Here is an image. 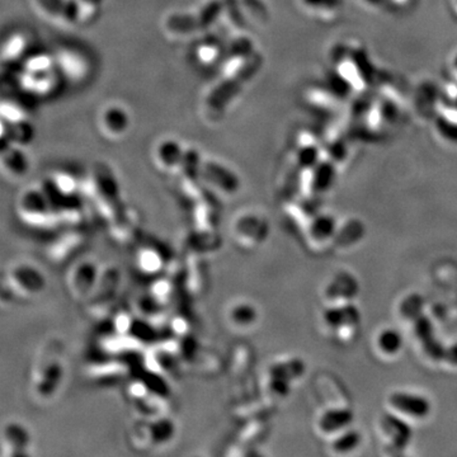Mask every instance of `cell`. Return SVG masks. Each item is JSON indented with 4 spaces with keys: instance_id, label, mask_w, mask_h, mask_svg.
Segmentation results:
<instances>
[{
    "instance_id": "3957f363",
    "label": "cell",
    "mask_w": 457,
    "mask_h": 457,
    "mask_svg": "<svg viewBox=\"0 0 457 457\" xmlns=\"http://www.w3.org/2000/svg\"><path fill=\"white\" fill-rule=\"evenodd\" d=\"M32 433L25 423L11 419L0 428V450L7 457H25L31 453Z\"/></svg>"
},
{
    "instance_id": "ac0fdd59",
    "label": "cell",
    "mask_w": 457,
    "mask_h": 457,
    "mask_svg": "<svg viewBox=\"0 0 457 457\" xmlns=\"http://www.w3.org/2000/svg\"><path fill=\"white\" fill-rule=\"evenodd\" d=\"M363 235V227L360 223H351L346 227H343L341 234L338 235V242L343 245L357 242Z\"/></svg>"
},
{
    "instance_id": "5b68a950",
    "label": "cell",
    "mask_w": 457,
    "mask_h": 457,
    "mask_svg": "<svg viewBox=\"0 0 457 457\" xmlns=\"http://www.w3.org/2000/svg\"><path fill=\"white\" fill-rule=\"evenodd\" d=\"M98 280L99 275L97 265L93 262L85 261L71 268L68 277V286L73 296L77 300H83L92 296L97 286Z\"/></svg>"
},
{
    "instance_id": "ba28073f",
    "label": "cell",
    "mask_w": 457,
    "mask_h": 457,
    "mask_svg": "<svg viewBox=\"0 0 457 457\" xmlns=\"http://www.w3.org/2000/svg\"><path fill=\"white\" fill-rule=\"evenodd\" d=\"M0 165L4 169V172L14 177V178H20L27 173L28 170V161L26 155L23 154L20 150L12 149L8 150L0 158Z\"/></svg>"
},
{
    "instance_id": "8992f818",
    "label": "cell",
    "mask_w": 457,
    "mask_h": 457,
    "mask_svg": "<svg viewBox=\"0 0 457 457\" xmlns=\"http://www.w3.org/2000/svg\"><path fill=\"white\" fill-rule=\"evenodd\" d=\"M390 403L395 409L417 418H425L431 412V403L418 395L395 393L390 396Z\"/></svg>"
},
{
    "instance_id": "5bb4252c",
    "label": "cell",
    "mask_w": 457,
    "mask_h": 457,
    "mask_svg": "<svg viewBox=\"0 0 457 457\" xmlns=\"http://www.w3.org/2000/svg\"><path fill=\"white\" fill-rule=\"evenodd\" d=\"M357 292V282L349 276H342L329 286L328 296H353Z\"/></svg>"
},
{
    "instance_id": "9a60e30c",
    "label": "cell",
    "mask_w": 457,
    "mask_h": 457,
    "mask_svg": "<svg viewBox=\"0 0 457 457\" xmlns=\"http://www.w3.org/2000/svg\"><path fill=\"white\" fill-rule=\"evenodd\" d=\"M379 346L385 353L393 354L399 352L403 346V338L399 332L394 329L384 330L379 338Z\"/></svg>"
},
{
    "instance_id": "8fae6325",
    "label": "cell",
    "mask_w": 457,
    "mask_h": 457,
    "mask_svg": "<svg viewBox=\"0 0 457 457\" xmlns=\"http://www.w3.org/2000/svg\"><path fill=\"white\" fill-rule=\"evenodd\" d=\"M382 425L385 431L393 437L394 444H396L399 449H403L404 446L409 444L412 438V431L409 425L401 422L400 419L394 418L393 415H385L382 419Z\"/></svg>"
},
{
    "instance_id": "44dd1931",
    "label": "cell",
    "mask_w": 457,
    "mask_h": 457,
    "mask_svg": "<svg viewBox=\"0 0 457 457\" xmlns=\"http://www.w3.org/2000/svg\"><path fill=\"white\" fill-rule=\"evenodd\" d=\"M420 309H422V299L417 296V295H414V296L406 299V301L403 303L401 313L404 314V316L412 318V316L419 315Z\"/></svg>"
},
{
    "instance_id": "7c38bea8",
    "label": "cell",
    "mask_w": 457,
    "mask_h": 457,
    "mask_svg": "<svg viewBox=\"0 0 457 457\" xmlns=\"http://www.w3.org/2000/svg\"><path fill=\"white\" fill-rule=\"evenodd\" d=\"M305 373V363L301 360H291L277 365L272 368L270 375L281 377L284 380L291 381L300 377Z\"/></svg>"
},
{
    "instance_id": "277c9868",
    "label": "cell",
    "mask_w": 457,
    "mask_h": 457,
    "mask_svg": "<svg viewBox=\"0 0 457 457\" xmlns=\"http://www.w3.org/2000/svg\"><path fill=\"white\" fill-rule=\"evenodd\" d=\"M18 213L30 225H41L52 213V205L42 191H27L18 201Z\"/></svg>"
},
{
    "instance_id": "2e32d148",
    "label": "cell",
    "mask_w": 457,
    "mask_h": 457,
    "mask_svg": "<svg viewBox=\"0 0 457 457\" xmlns=\"http://www.w3.org/2000/svg\"><path fill=\"white\" fill-rule=\"evenodd\" d=\"M17 301L18 299L8 278L7 270H0V306H11Z\"/></svg>"
},
{
    "instance_id": "ffe728a7",
    "label": "cell",
    "mask_w": 457,
    "mask_h": 457,
    "mask_svg": "<svg viewBox=\"0 0 457 457\" xmlns=\"http://www.w3.org/2000/svg\"><path fill=\"white\" fill-rule=\"evenodd\" d=\"M423 347H425V353L428 354L433 360H444L446 349L442 347V344L439 342L434 339V337L423 342Z\"/></svg>"
},
{
    "instance_id": "6da1fadb",
    "label": "cell",
    "mask_w": 457,
    "mask_h": 457,
    "mask_svg": "<svg viewBox=\"0 0 457 457\" xmlns=\"http://www.w3.org/2000/svg\"><path fill=\"white\" fill-rule=\"evenodd\" d=\"M8 278L18 300H31L39 297L47 287L44 270L27 262L15 263L7 270Z\"/></svg>"
},
{
    "instance_id": "7402d4cb",
    "label": "cell",
    "mask_w": 457,
    "mask_h": 457,
    "mask_svg": "<svg viewBox=\"0 0 457 457\" xmlns=\"http://www.w3.org/2000/svg\"><path fill=\"white\" fill-rule=\"evenodd\" d=\"M444 360L447 361L451 365H457V344H453L452 347L446 349Z\"/></svg>"
},
{
    "instance_id": "9c48e42d",
    "label": "cell",
    "mask_w": 457,
    "mask_h": 457,
    "mask_svg": "<svg viewBox=\"0 0 457 457\" xmlns=\"http://www.w3.org/2000/svg\"><path fill=\"white\" fill-rule=\"evenodd\" d=\"M353 413L349 409H334V411H329L323 415L319 425L323 432L332 433L351 425L353 422Z\"/></svg>"
},
{
    "instance_id": "52a82bcc",
    "label": "cell",
    "mask_w": 457,
    "mask_h": 457,
    "mask_svg": "<svg viewBox=\"0 0 457 457\" xmlns=\"http://www.w3.org/2000/svg\"><path fill=\"white\" fill-rule=\"evenodd\" d=\"M227 323L232 328L238 330H246L256 325L258 320L257 308L248 301H237L230 305L226 313Z\"/></svg>"
},
{
    "instance_id": "d6986e66",
    "label": "cell",
    "mask_w": 457,
    "mask_h": 457,
    "mask_svg": "<svg viewBox=\"0 0 457 457\" xmlns=\"http://www.w3.org/2000/svg\"><path fill=\"white\" fill-rule=\"evenodd\" d=\"M414 330H415V334L422 341V343L433 337V327H432L431 320L428 318H425V316H418L417 318Z\"/></svg>"
},
{
    "instance_id": "7a4b0ae2",
    "label": "cell",
    "mask_w": 457,
    "mask_h": 457,
    "mask_svg": "<svg viewBox=\"0 0 457 457\" xmlns=\"http://www.w3.org/2000/svg\"><path fill=\"white\" fill-rule=\"evenodd\" d=\"M64 376L63 362L56 358L39 362L31 376V393L41 401L51 400L63 385Z\"/></svg>"
},
{
    "instance_id": "4fadbf2b",
    "label": "cell",
    "mask_w": 457,
    "mask_h": 457,
    "mask_svg": "<svg viewBox=\"0 0 457 457\" xmlns=\"http://www.w3.org/2000/svg\"><path fill=\"white\" fill-rule=\"evenodd\" d=\"M335 227L337 224L330 216H320L310 226V234L316 240H325L334 234Z\"/></svg>"
},
{
    "instance_id": "30bf717a",
    "label": "cell",
    "mask_w": 457,
    "mask_h": 457,
    "mask_svg": "<svg viewBox=\"0 0 457 457\" xmlns=\"http://www.w3.org/2000/svg\"><path fill=\"white\" fill-rule=\"evenodd\" d=\"M325 322L328 323L330 327L338 328L342 325H354L358 324L361 320V314L358 309L353 305H347L339 309H329L325 314Z\"/></svg>"
},
{
    "instance_id": "e0dca14e",
    "label": "cell",
    "mask_w": 457,
    "mask_h": 457,
    "mask_svg": "<svg viewBox=\"0 0 457 457\" xmlns=\"http://www.w3.org/2000/svg\"><path fill=\"white\" fill-rule=\"evenodd\" d=\"M361 442V434L358 432L349 431L333 442V449L337 452H349L354 450Z\"/></svg>"
}]
</instances>
